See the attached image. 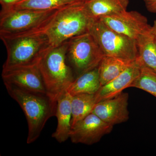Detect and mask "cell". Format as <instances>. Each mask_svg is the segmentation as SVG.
Instances as JSON below:
<instances>
[{
    "instance_id": "cell-1",
    "label": "cell",
    "mask_w": 156,
    "mask_h": 156,
    "mask_svg": "<svg viewBox=\"0 0 156 156\" xmlns=\"http://www.w3.org/2000/svg\"><path fill=\"white\" fill-rule=\"evenodd\" d=\"M7 92L22 108L28 124L27 143L31 144L39 138L46 123L56 116L57 101L47 93L30 91L4 83Z\"/></svg>"
},
{
    "instance_id": "cell-2",
    "label": "cell",
    "mask_w": 156,
    "mask_h": 156,
    "mask_svg": "<svg viewBox=\"0 0 156 156\" xmlns=\"http://www.w3.org/2000/svg\"><path fill=\"white\" fill-rule=\"evenodd\" d=\"M84 1L59 9L39 28L48 38L50 48L58 47L73 37L89 31L95 20L88 13Z\"/></svg>"
},
{
    "instance_id": "cell-3",
    "label": "cell",
    "mask_w": 156,
    "mask_h": 156,
    "mask_svg": "<svg viewBox=\"0 0 156 156\" xmlns=\"http://www.w3.org/2000/svg\"><path fill=\"white\" fill-rule=\"evenodd\" d=\"M7 58L3 68L39 63L50 47L48 38L38 28L17 34H0Z\"/></svg>"
},
{
    "instance_id": "cell-4",
    "label": "cell",
    "mask_w": 156,
    "mask_h": 156,
    "mask_svg": "<svg viewBox=\"0 0 156 156\" xmlns=\"http://www.w3.org/2000/svg\"><path fill=\"white\" fill-rule=\"evenodd\" d=\"M68 45V41L50 48L38 63L47 93L56 101L75 80L73 70L67 61Z\"/></svg>"
},
{
    "instance_id": "cell-5",
    "label": "cell",
    "mask_w": 156,
    "mask_h": 156,
    "mask_svg": "<svg viewBox=\"0 0 156 156\" xmlns=\"http://www.w3.org/2000/svg\"><path fill=\"white\" fill-rule=\"evenodd\" d=\"M89 32L98 44L105 56L134 61L138 56L136 40L119 33L95 20Z\"/></svg>"
},
{
    "instance_id": "cell-6",
    "label": "cell",
    "mask_w": 156,
    "mask_h": 156,
    "mask_svg": "<svg viewBox=\"0 0 156 156\" xmlns=\"http://www.w3.org/2000/svg\"><path fill=\"white\" fill-rule=\"evenodd\" d=\"M66 56L69 64L79 76L98 67L105 55L88 31L70 39Z\"/></svg>"
},
{
    "instance_id": "cell-7",
    "label": "cell",
    "mask_w": 156,
    "mask_h": 156,
    "mask_svg": "<svg viewBox=\"0 0 156 156\" xmlns=\"http://www.w3.org/2000/svg\"><path fill=\"white\" fill-rule=\"evenodd\" d=\"M58 10L11 9L1 11L0 34L22 33L39 28L47 23Z\"/></svg>"
},
{
    "instance_id": "cell-8",
    "label": "cell",
    "mask_w": 156,
    "mask_h": 156,
    "mask_svg": "<svg viewBox=\"0 0 156 156\" xmlns=\"http://www.w3.org/2000/svg\"><path fill=\"white\" fill-rule=\"evenodd\" d=\"M99 20L110 28L136 40L150 29L147 18L137 11H125L101 17Z\"/></svg>"
},
{
    "instance_id": "cell-9",
    "label": "cell",
    "mask_w": 156,
    "mask_h": 156,
    "mask_svg": "<svg viewBox=\"0 0 156 156\" xmlns=\"http://www.w3.org/2000/svg\"><path fill=\"white\" fill-rule=\"evenodd\" d=\"M38 63L3 68L2 76L4 83L30 91L48 94Z\"/></svg>"
},
{
    "instance_id": "cell-10",
    "label": "cell",
    "mask_w": 156,
    "mask_h": 156,
    "mask_svg": "<svg viewBox=\"0 0 156 156\" xmlns=\"http://www.w3.org/2000/svg\"><path fill=\"white\" fill-rule=\"evenodd\" d=\"M113 126L91 113L72 127L69 138L73 143L92 145L112 131Z\"/></svg>"
},
{
    "instance_id": "cell-11",
    "label": "cell",
    "mask_w": 156,
    "mask_h": 156,
    "mask_svg": "<svg viewBox=\"0 0 156 156\" xmlns=\"http://www.w3.org/2000/svg\"><path fill=\"white\" fill-rule=\"evenodd\" d=\"M128 99V93L122 92L115 97L96 103L92 113L111 126L125 122L129 118Z\"/></svg>"
},
{
    "instance_id": "cell-12",
    "label": "cell",
    "mask_w": 156,
    "mask_h": 156,
    "mask_svg": "<svg viewBox=\"0 0 156 156\" xmlns=\"http://www.w3.org/2000/svg\"><path fill=\"white\" fill-rule=\"evenodd\" d=\"M140 69V65L136 59L121 74L101 86L95 94L96 103L115 97L125 89L130 88L133 81L139 76Z\"/></svg>"
},
{
    "instance_id": "cell-13",
    "label": "cell",
    "mask_w": 156,
    "mask_h": 156,
    "mask_svg": "<svg viewBox=\"0 0 156 156\" xmlns=\"http://www.w3.org/2000/svg\"><path fill=\"white\" fill-rule=\"evenodd\" d=\"M72 95L66 91L57 99L56 117L57 126L52 136L57 142L62 143L69 138L72 128Z\"/></svg>"
},
{
    "instance_id": "cell-14",
    "label": "cell",
    "mask_w": 156,
    "mask_h": 156,
    "mask_svg": "<svg viewBox=\"0 0 156 156\" xmlns=\"http://www.w3.org/2000/svg\"><path fill=\"white\" fill-rule=\"evenodd\" d=\"M138 50L136 58L140 65L156 72V40L150 29L140 35L136 40Z\"/></svg>"
},
{
    "instance_id": "cell-15",
    "label": "cell",
    "mask_w": 156,
    "mask_h": 156,
    "mask_svg": "<svg viewBox=\"0 0 156 156\" xmlns=\"http://www.w3.org/2000/svg\"><path fill=\"white\" fill-rule=\"evenodd\" d=\"M129 0H85L84 5L94 20L127 11Z\"/></svg>"
},
{
    "instance_id": "cell-16",
    "label": "cell",
    "mask_w": 156,
    "mask_h": 156,
    "mask_svg": "<svg viewBox=\"0 0 156 156\" xmlns=\"http://www.w3.org/2000/svg\"><path fill=\"white\" fill-rule=\"evenodd\" d=\"M101 86L97 67L79 76L70 85L67 91L72 96L81 94H95Z\"/></svg>"
},
{
    "instance_id": "cell-17",
    "label": "cell",
    "mask_w": 156,
    "mask_h": 156,
    "mask_svg": "<svg viewBox=\"0 0 156 156\" xmlns=\"http://www.w3.org/2000/svg\"><path fill=\"white\" fill-rule=\"evenodd\" d=\"M134 61L125 60L112 56H104L98 66L101 86L119 75L132 65Z\"/></svg>"
},
{
    "instance_id": "cell-18",
    "label": "cell",
    "mask_w": 156,
    "mask_h": 156,
    "mask_svg": "<svg viewBox=\"0 0 156 156\" xmlns=\"http://www.w3.org/2000/svg\"><path fill=\"white\" fill-rule=\"evenodd\" d=\"M96 104L95 94H81L72 96V127L92 113Z\"/></svg>"
},
{
    "instance_id": "cell-19",
    "label": "cell",
    "mask_w": 156,
    "mask_h": 156,
    "mask_svg": "<svg viewBox=\"0 0 156 156\" xmlns=\"http://www.w3.org/2000/svg\"><path fill=\"white\" fill-rule=\"evenodd\" d=\"M84 1L85 0H23L17 3L10 10L27 9L37 11L58 10Z\"/></svg>"
},
{
    "instance_id": "cell-20",
    "label": "cell",
    "mask_w": 156,
    "mask_h": 156,
    "mask_svg": "<svg viewBox=\"0 0 156 156\" xmlns=\"http://www.w3.org/2000/svg\"><path fill=\"white\" fill-rule=\"evenodd\" d=\"M140 66L139 76L130 87L141 89L156 97V72L146 66Z\"/></svg>"
},
{
    "instance_id": "cell-21",
    "label": "cell",
    "mask_w": 156,
    "mask_h": 156,
    "mask_svg": "<svg viewBox=\"0 0 156 156\" xmlns=\"http://www.w3.org/2000/svg\"><path fill=\"white\" fill-rule=\"evenodd\" d=\"M22 1L23 0H0V3L2 8L1 11H6L10 10L13 6Z\"/></svg>"
},
{
    "instance_id": "cell-22",
    "label": "cell",
    "mask_w": 156,
    "mask_h": 156,
    "mask_svg": "<svg viewBox=\"0 0 156 156\" xmlns=\"http://www.w3.org/2000/svg\"><path fill=\"white\" fill-rule=\"evenodd\" d=\"M144 2L149 12L156 14V0H144Z\"/></svg>"
},
{
    "instance_id": "cell-23",
    "label": "cell",
    "mask_w": 156,
    "mask_h": 156,
    "mask_svg": "<svg viewBox=\"0 0 156 156\" xmlns=\"http://www.w3.org/2000/svg\"><path fill=\"white\" fill-rule=\"evenodd\" d=\"M151 30L156 40V19L154 21L153 25L151 26Z\"/></svg>"
}]
</instances>
